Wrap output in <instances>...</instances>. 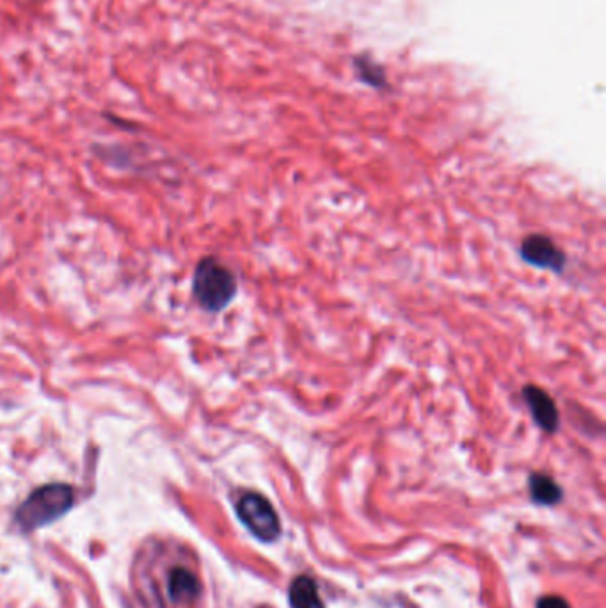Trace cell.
<instances>
[{"mask_svg": "<svg viewBox=\"0 0 606 608\" xmlns=\"http://www.w3.org/2000/svg\"><path fill=\"white\" fill-rule=\"evenodd\" d=\"M132 578L143 608H194L203 594L198 569L175 541H146L137 552Z\"/></svg>", "mask_w": 606, "mask_h": 608, "instance_id": "6da1fadb", "label": "cell"}, {"mask_svg": "<svg viewBox=\"0 0 606 608\" xmlns=\"http://www.w3.org/2000/svg\"><path fill=\"white\" fill-rule=\"evenodd\" d=\"M192 290L203 310L221 312L237 296V278L216 258H203L194 271Z\"/></svg>", "mask_w": 606, "mask_h": 608, "instance_id": "7a4b0ae2", "label": "cell"}, {"mask_svg": "<svg viewBox=\"0 0 606 608\" xmlns=\"http://www.w3.org/2000/svg\"><path fill=\"white\" fill-rule=\"evenodd\" d=\"M73 505V489L64 484H48L36 489L16 514L24 528H36L56 520Z\"/></svg>", "mask_w": 606, "mask_h": 608, "instance_id": "3957f363", "label": "cell"}, {"mask_svg": "<svg viewBox=\"0 0 606 608\" xmlns=\"http://www.w3.org/2000/svg\"><path fill=\"white\" fill-rule=\"evenodd\" d=\"M237 514L240 521L255 534L258 539L271 543L280 536V518L274 511L271 502L260 493H244L237 502Z\"/></svg>", "mask_w": 606, "mask_h": 608, "instance_id": "277c9868", "label": "cell"}, {"mask_svg": "<svg viewBox=\"0 0 606 608\" xmlns=\"http://www.w3.org/2000/svg\"><path fill=\"white\" fill-rule=\"evenodd\" d=\"M519 255L528 265L544 271L562 272L566 267V253L543 233L527 235L519 246Z\"/></svg>", "mask_w": 606, "mask_h": 608, "instance_id": "5b68a950", "label": "cell"}, {"mask_svg": "<svg viewBox=\"0 0 606 608\" xmlns=\"http://www.w3.org/2000/svg\"><path fill=\"white\" fill-rule=\"evenodd\" d=\"M523 399L527 402L528 411L534 418L535 424L548 434L559 431V408L550 393L537 384H527L523 388Z\"/></svg>", "mask_w": 606, "mask_h": 608, "instance_id": "8992f818", "label": "cell"}, {"mask_svg": "<svg viewBox=\"0 0 606 608\" xmlns=\"http://www.w3.org/2000/svg\"><path fill=\"white\" fill-rule=\"evenodd\" d=\"M290 603L294 608H324L317 584L310 576H297L290 585Z\"/></svg>", "mask_w": 606, "mask_h": 608, "instance_id": "52a82bcc", "label": "cell"}, {"mask_svg": "<svg viewBox=\"0 0 606 608\" xmlns=\"http://www.w3.org/2000/svg\"><path fill=\"white\" fill-rule=\"evenodd\" d=\"M528 486H530V495L539 504H557L562 498V489L559 484L546 473H532Z\"/></svg>", "mask_w": 606, "mask_h": 608, "instance_id": "ba28073f", "label": "cell"}, {"mask_svg": "<svg viewBox=\"0 0 606 608\" xmlns=\"http://www.w3.org/2000/svg\"><path fill=\"white\" fill-rule=\"evenodd\" d=\"M537 608H571L564 598L560 596H546L543 600H539Z\"/></svg>", "mask_w": 606, "mask_h": 608, "instance_id": "9c48e42d", "label": "cell"}]
</instances>
